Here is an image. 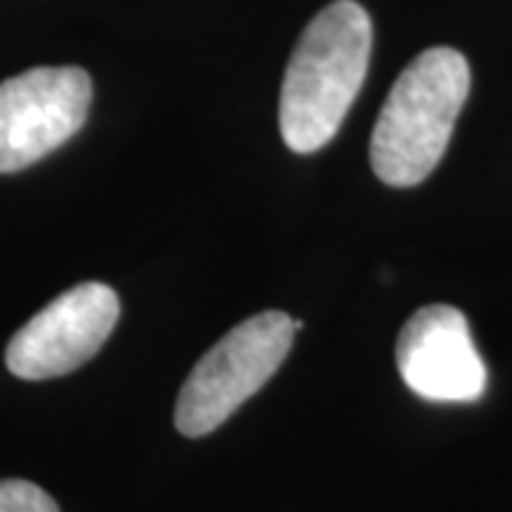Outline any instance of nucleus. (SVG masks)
Wrapping results in <instances>:
<instances>
[{
  "label": "nucleus",
  "instance_id": "7",
  "mask_svg": "<svg viewBox=\"0 0 512 512\" xmlns=\"http://www.w3.org/2000/svg\"><path fill=\"white\" fill-rule=\"evenodd\" d=\"M0 512H60L55 498L32 481H0Z\"/></svg>",
  "mask_w": 512,
  "mask_h": 512
},
{
  "label": "nucleus",
  "instance_id": "4",
  "mask_svg": "<svg viewBox=\"0 0 512 512\" xmlns=\"http://www.w3.org/2000/svg\"><path fill=\"white\" fill-rule=\"evenodd\" d=\"M92 77L80 66H40L0 83V174H15L86 126Z\"/></svg>",
  "mask_w": 512,
  "mask_h": 512
},
{
  "label": "nucleus",
  "instance_id": "5",
  "mask_svg": "<svg viewBox=\"0 0 512 512\" xmlns=\"http://www.w3.org/2000/svg\"><path fill=\"white\" fill-rule=\"evenodd\" d=\"M117 319L120 299L109 285H74L12 336L6 348V367L26 382L66 376L97 356Z\"/></svg>",
  "mask_w": 512,
  "mask_h": 512
},
{
  "label": "nucleus",
  "instance_id": "3",
  "mask_svg": "<svg viewBox=\"0 0 512 512\" xmlns=\"http://www.w3.org/2000/svg\"><path fill=\"white\" fill-rule=\"evenodd\" d=\"M299 319L282 311L256 313L225 333L194 365L174 407V424L188 439L214 433L288 359Z\"/></svg>",
  "mask_w": 512,
  "mask_h": 512
},
{
  "label": "nucleus",
  "instance_id": "2",
  "mask_svg": "<svg viewBox=\"0 0 512 512\" xmlns=\"http://www.w3.org/2000/svg\"><path fill=\"white\" fill-rule=\"evenodd\" d=\"M470 94L467 57L436 46L421 52L393 83L370 137V165L390 188L424 183L450 146Z\"/></svg>",
  "mask_w": 512,
  "mask_h": 512
},
{
  "label": "nucleus",
  "instance_id": "6",
  "mask_svg": "<svg viewBox=\"0 0 512 512\" xmlns=\"http://www.w3.org/2000/svg\"><path fill=\"white\" fill-rule=\"evenodd\" d=\"M396 365L402 382L427 402H478L487 387V367L467 316L453 305H427L407 319L396 342Z\"/></svg>",
  "mask_w": 512,
  "mask_h": 512
},
{
  "label": "nucleus",
  "instance_id": "1",
  "mask_svg": "<svg viewBox=\"0 0 512 512\" xmlns=\"http://www.w3.org/2000/svg\"><path fill=\"white\" fill-rule=\"evenodd\" d=\"M370 49L373 23L356 0H333L305 26L279 94V131L293 154L336 137L365 83Z\"/></svg>",
  "mask_w": 512,
  "mask_h": 512
}]
</instances>
